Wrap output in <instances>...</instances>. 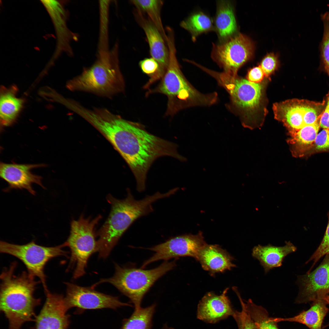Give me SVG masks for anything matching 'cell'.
<instances>
[{
  "mask_svg": "<svg viewBox=\"0 0 329 329\" xmlns=\"http://www.w3.org/2000/svg\"><path fill=\"white\" fill-rule=\"evenodd\" d=\"M321 117L314 123L306 126L289 135L290 137L287 140V142L293 157H301L306 156L314 142L320 127Z\"/></svg>",
  "mask_w": 329,
  "mask_h": 329,
  "instance_id": "7402d4cb",
  "label": "cell"
},
{
  "mask_svg": "<svg viewBox=\"0 0 329 329\" xmlns=\"http://www.w3.org/2000/svg\"><path fill=\"white\" fill-rule=\"evenodd\" d=\"M17 266L12 262L0 276V309L8 320L9 329H20L24 323L34 320L35 308L41 301L34 296L39 282L27 271L16 275Z\"/></svg>",
  "mask_w": 329,
  "mask_h": 329,
  "instance_id": "7a4b0ae2",
  "label": "cell"
},
{
  "mask_svg": "<svg viewBox=\"0 0 329 329\" xmlns=\"http://www.w3.org/2000/svg\"><path fill=\"white\" fill-rule=\"evenodd\" d=\"M327 304L323 298L313 302L309 309L303 310L294 317L286 318H271L278 323L282 321L295 322L305 325L310 329H322L324 318L329 311Z\"/></svg>",
  "mask_w": 329,
  "mask_h": 329,
  "instance_id": "44dd1931",
  "label": "cell"
},
{
  "mask_svg": "<svg viewBox=\"0 0 329 329\" xmlns=\"http://www.w3.org/2000/svg\"><path fill=\"white\" fill-rule=\"evenodd\" d=\"M169 52L167 70L155 92L166 95L168 98L166 115H172L179 110L193 105H210L216 100L215 93L204 95L190 85L181 70L176 55L174 34L167 36Z\"/></svg>",
  "mask_w": 329,
  "mask_h": 329,
  "instance_id": "5b68a950",
  "label": "cell"
},
{
  "mask_svg": "<svg viewBox=\"0 0 329 329\" xmlns=\"http://www.w3.org/2000/svg\"><path fill=\"white\" fill-rule=\"evenodd\" d=\"M98 51L95 63L68 82L67 86L70 90L108 97L124 90L125 83L119 68L117 44L110 51L106 49H98Z\"/></svg>",
  "mask_w": 329,
  "mask_h": 329,
  "instance_id": "277c9868",
  "label": "cell"
},
{
  "mask_svg": "<svg viewBox=\"0 0 329 329\" xmlns=\"http://www.w3.org/2000/svg\"><path fill=\"white\" fill-rule=\"evenodd\" d=\"M208 73L216 79L229 94L232 103L242 114L243 126L250 129L259 127L264 120L258 115L261 111L266 114L264 107V90L259 83L225 72L210 70Z\"/></svg>",
  "mask_w": 329,
  "mask_h": 329,
  "instance_id": "8992f818",
  "label": "cell"
},
{
  "mask_svg": "<svg viewBox=\"0 0 329 329\" xmlns=\"http://www.w3.org/2000/svg\"><path fill=\"white\" fill-rule=\"evenodd\" d=\"M126 197L119 200L110 194L107 197L111 206L110 214L97 232V251L100 257L105 258L109 255L119 240L130 225L140 217L153 211L152 204L156 201L170 196L167 192H157L147 196L140 200L135 199L129 189Z\"/></svg>",
  "mask_w": 329,
  "mask_h": 329,
  "instance_id": "3957f363",
  "label": "cell"
},
{
  "mask_svg": "<svg viewBox=\"0 0 329 329\" xmlns=\"http://www.w3.org/2000/svg\"><path fill=\"white\" fill-rule=\"evenodd\" d=\"M176 266V259L165 261L157 267L144 270L115 265L114 275L108 278L101 279L92 287L94 288L104 283L113 285L128 297L134 305L135 308L140 307L143 298L154 283Z\"/></svg>",
  "mask_w": 329,
  "mask_h": 329,
  "instance_id": "52a82bcc",
  "label": "cell"
},
{
  "mask_svg": "<svg viewBox=\"0 0 329 329\" xmlns=\"http://www.w3.org/2000/svg\"><path fill=\"white\" fill-rule=\"evenodd\" d=\"M22 99L16 97L10 92L1 95L0 115L1 124L3 126L11 125L15 121L21 108Z\"/></svg>",
  "mask_w": 329,
  "mask_h": 329,
  "instance_id": "cb8c5ba5",
  "label": "cell"
},
{
  "mask_svg": "<svg viewBox=\"0 0 329 329\" xmlns=\"http://www.w3.org/2000/svg\"><path fill=\"white\" fill-rule=\"evenodd\" d=\"M324 32L320 44V57L324 69L329 76V12L321 15Z\"/></svg>",
  "mask_w": 329,
  "mask_h": 329,
  "instance_id": "83f0119b",
  "label": "cell"
},
{
  "mask_svg": "<svg viewBox=\"0 0 329 329\" xmlns=\"http://www.w3.org/2000/svg\"><path fill=\"white\" fill-rule=\"evenodd\" d=\"M155 307L156 305L153 304L135 308L131 315L124 320L120 329H151Z\"/></svg>",
  "mask_w": 329,
  "mask_h": 329,
  "instance_id": "484cf974",
  "label": "cell"
},
{
  "mask_svg": "<svg viewBox=\"0 0 329 329\" xmlns=\"http://www.w3.org/2000/svg\"><path fill=\"white\" fill-rule=\"evenodd\" d=\"M180 26L189 32L193 42L201 34L214 31L213 20L201 11L192 13L180 23Z\"/></svg>",
  "mask_w": 329,
  "mask_h": 329,
  "instance_id": "603a6c76",
  "label": "cell"
},
{
  "mask_svg": "<svg viewBox=\"0 0 329 329\" xmlns=\"http://www.w3.org/2000/svg\"><path fill=\"white\" fill-rule=\"evenodd\" d=\"M139 65L142 72L150 76V77L157 73L159 68L158 63L152 58L141 60L139 62Z\"/></svg>",
  "mask_w": 329,
  "mask_h": 329,
  "instance_id": "836d02e7",
  "label": "cell"
},
{
  "mask_svg": "<svg viewBox=\"0 0 329 329\" xmlns=\"http://www.w3.org/2000/svg\"><path fill=\"white\" fill-rule=\"evenodd\" d=\"M44 164H18L1 162L0 176L9 186L5 189L7 191L13 189H25L33 195L36 192L32 186L36 184L45 189L42 183V177L33 173L31 170L46 166Z\"/></svg>",
  "mask_w": 329,
  "mask_h": 329,
  "instance_id": "5bb4252c",
  "label": "cell"
},
{
  "mask_svg": "<svg viewBox=\"0 0 329 329\" xmlns=\"http://www.w3.org/2000/svg\"><path fill=\"white\" fill-rule=\"evenodd\" d=\"M238 329H240V327H239L238 326Z\"/></svg>",
  "mask_w": 329,
  "mask_h": 329,
  "instance_id": "74e56055",
  "label": "cell"
},
{
  "mask_svg": "<svg viewBox=\"0 0 329 329\" xmlns=\"http://www.w3.org/2000/svg\"><path fill=\"white\" fill-rule=\"evenodd\" d=\"M254 50L251 39L239 33L224 41L213 43L211 56L224 72L235 75L239 69L253 58Z\"/></svg>",
  "mask_w": 329,
  "mask_h": 329,
  "instance_id": "30bf717a",
  "label": "cell"
},
{
  "mask_svg": "<svg viewBox=\"0 0 329 329\" xmlns=\"http://www.w3.org/2000/svg\"><path fill=\"white\" fill-rule=\"evenodd\" d=\"M226 288L220 295L209 292L200 301L197 307V317L201 320L215 323L219 320L233 316L235 311L226 295Z\"/></svg>",
  "mask_w": 329,
  "mask_h": 329,
  "instance_id": "e0dca14e",
  "label": "cell"
},
{
  "mask_svg": "<svg viewBox=\"0 0 329 329\" xmlns=\"http://www.w3.org/2000/svg\"><path fill=\"white\" fill-rule=\"evenodd\" d=\"M329 152V129H324L318 133L306 156L317 153Z\"/></svg>",
  "mask_w": 329,
  "mask_h": 329,
  "instance_id": "f546056e",
  "label": "cell"
},
{
  "mask_svg": "<svg viewBox=\"0 0 329 329\" xmlns=\"http://www.w3.org/2000/svg\"><path fill=\"white\" fill-rule=\"evenodd\" d=\"M329 253V215L328 221L323 238L317 250L306 263H308L311 261L313 262V264L310 269V271L312 269L318 261L324 255Z\"/></svg>",
  "mask_w": 329,
  "mask_h": 329,
  "instance_id": "4dcf8cb0",
  "label": "cell"
},
{
  "mask_svg": "<svg viewBox=\"0 0 329 329\" xmlns=\"http://www.w3.org/2000/svg\"><path fill=\"white\" fill-rule=\"evenodd\" d=\"M265 74L260 66L254 67L249 71L247 75L248 80L252 82L259 83L263 80Z\"/></svg>",
  "mask_w": 329,
  "mask_h": 329,
  "instance_id": "e575fe53",
  "label": "cell"
},
{
  "mask_svg": "<svg viewBox=\"0 0 329 329\" xmlns=\"http://www.w3.org/2000/svg\"><path fill=\"white\" fill-rule=\"evenodd\" d=\"M320 127L329 129V92L327 96L326 104L320 119Z\"/></svg>",
  "mask_w": 329,
  "mask_h": 329,
  "instance_id": "d590c367",
  "label": "cell"
},
{
  "mask_svg": "<svg viewBox=\"0 0 329 329\" xmlns=\"http://www.w3.org/2000/svg\"><path fill=\"white\" fill-rule=\"evenodd\" d=\"M196 259L202 268L212 275L235 267L232 262L233 258L216 245L205 244L200 250Z\"/></svg>",
  "mask_w": 329,
  "mask_h": 329,
  "instance_id": "ac0fdd59",
  "label": "cell"
},
{
  "mask_svg": "<svg viewBox=\"0 0 329 329\" xmlns=\"http://www.w3.org/2000/svg\"><path fill=\"white\" fill-rule=\"evenodd\" d=\"M242 311H235L233 317L240 329H258L255 322L244 306L241 304Z\"/></svg>",
  "mask_w": 329,
  "mask_h": 329,
  "instance_id": "1f68e13d",
  "label": "cell"
},
{
  "mask_svg": "<svg viewBox=\"0 0 329 329\" xmlns=\"http://www.w3.org/2000/svg\"><path fill=\"white\" fill-rule=\"evenodd\" d=\"M97 129L128 164L135 176L139 192L145 190L147 172L157 159L168 156L181 161L186 160L178 153L176 144L150 133L141 125L112 113L101 119Z\"/></svg>",
  "mask_w": 329,
  "mask_h": 329,
  "instance_id": "6da1fadb",
  "label": "cell"
},
{
  "mask_svg": "<svg viewBox=\"0 0 329 329\" xmlns=\"http://www.w3.org/2000/svg\"><path fill=\"white\" fill-rule=\"evenodd\" d=\"M131 2L151 20L159 30L165 41L167 35L161 17V10L163 4L160 0H132Z\"/></svg>",
  "mask_w": 329,
  "mask_h": 329,
  "instance_id": "d4e9b609",
  "label": "cell"
},
{
  "mask_svg": "<svg viewBox=\"0 0 329 329\" xmlns=\"http://www.w3.org/2000/svg\"><path fill=\"white\" fill-rule=\"evenodd\" d=\"M66 294L64 297L66 306L69 309L76 307L80 310L105 308L113 309L131 305L121 302L118 297L98 292L91 287L79 286L66 283Z\"/></svg>",
  "mask_w": 329,
  "mask_h": 329,
  "instance_id": "7c38bea8",
  "label": "cell"
},
{
  "mask_svg": "<svg viewBox=\"0 0 329 329\" xmlns=\"http://www.w3.org/2000/svg\"><path fill=\"white\" fill-rule=\"evenodd\" d=\"M213 21L214 31L219 42L224 41L239 33L234 7L231 1H217L216 13Z\"/></svg>",
  "mask_w": 329,
  "mask_h": 329,
  "instance_id": "d6986e66",
  "label": "cell"
},
{
  "mask_svg": "<svg viewBox=\"0 0 329 329\" xmlns=\"http://www.w3.org/2000/svg\"><path fill=\"white\" fill-rule=\"evenodd\" d=\"M296 249L290 242H286L285 245L282 246L259 245L253 248L252 255L259 261L267 273L271 269L281 266L285 257Z\"/></svg>",
  "mask_w": 329,
  "mask_h": 329,
  "instance_id": "ffe728a7",
  "label": "cell"
},
{
  "mask_svg": "<svg viewBox=\"0 0 329 329\" xmlns=\"http://www.w3.org/2000/svg\"><path fill=\"white\" fill-rule=\"evenodd\" d=\"M101 217L99 215L91 220L90 217L85 218L82 214L78 219L71 222L70 234L65 242L71 251L69 269L75 267L73 273L74 279L85 273L89 259L97 251L94 229Z\"/></svg>",
  "mask_w": 329,
  "mask_h": 329,
  "instance_id": "ba28073f",
  "label": "cell"
},
{
  "mask_svg": "<svg viewBox=\"0 0 329 329\" xmlns=\"http://www.w3.org/2000/svg\"><path fill=\"white\" fill-rule=\"evenodd\" d=\"M327 304H329V293L326 295L324 298ZM329 325V324L328 325ZM327 325V326H328Z\"/></svg>",
  "mask_w": 329,
  "mask_h": 329,
  "instance_id": "8d00e7d4",
  "label": "cell"
},
{
  "mask_svg": "<svg viewBox=\"0 0 329 329\" xmlns=\"http://www.w3.org/2000/svg\"><path fill=\"white\" fill-rule=\"evenodd\" d=\"M278 64V55L271 53L265 56L259 65L264 73L265 76L268 77L277 68Z\"/></svg>",
  "mask_w": 329,
  "mask_h": 329,
  "instance_id": "d6a6232c",
  "label": "cell"
},
{
  "mask_svg": "<svg viewBox=\"0 0 329 329\" xmlns=\"http://www.w3.org/2000/svg\"><path fill=\"white\" fill-rule=\"evenodd\" d=\"M134 16L137 22L145 33L151 58L155 60L159 65L157 72L151 78L152 81L154 83L162 78L167 69L169 60L168 47L159 30L144 13L135 8Z\"/></svg>",
  "mask_w": 329,
  "mask_h": 329,
  "instance_id": "4fadbf2b",
  "label": "cell"
},
{
  "mask_svg": "<svg viewBox=\"0 0 329 329\" xmlns=\"http://www.w3.org/2000/svg\"><path fill=\"white\" fill-rule=\"evenodd\" d=\"M206 243L202 234L184 235L173 237L149 249L154 254L143 264L141 268L160 260L168 261L172 258L189 256L196 259L200 249Z\"/></svg>",
  "mask_w": 329,
  "mask_h": 329,
  "instance_id": "8fae6325",
  "label": "cell"
},
{
  "mask_svg": "<svg viewBox=\"0 0 329 329\" xmlns=\"http://www.w3.org/2000/svg\"><path fill=\"white\" fill-rule=\"evenodd\" d=\"M326 101L316 102L305 100L303 120L305 126L315 122L323 113Z\"/></svg>",
  "mask_w": 329,
  "mask_h": 329,
  "instance_id": "f1b7e54d",
  "label": "cell"
},
{
  "mask_svg": "<svg viewBox=\"0 0 329 329\" xmlns=\"http://www.w3.org/2000/svg\"><path fill=\"white\" fill-rule=\"evenodd\" d=\"M46 300L35 319V329H67L69 325L68 309L62 295L45 292Z\"/></svg>",
  "mask_w": 329,
  "mask_h": 329,
  "instance_id": "9a60e30c",
  "label": "cell"
},
{
  "mask_svg": "<svg viewBox=\"0 0 329 329\" xmlns=\"http://www.w3.org/2000/svg\"><path fill=\"white\" fill-rule=\"evenodd\" d=\"M65 246V242L58 246L47 247L38 245L34 240L23 245L1 241L0 251L14 256L21 261L28 273L39 279L45 292L48 290L44 273L45 266L52 258L61 256H68V252L63 249Z\"/></svg>",
  "mask_w": 329,
  "mask_h": 329,
  "instance_id": "9c48e42d",
  "label": "cell"
},
{
  "mask_svg": "<svg viewBox=\"0 0 329 329\" xmlns=\"http://www.w3.org/2000/svg\"><path fill=\"white\" fill-rule=\"evenodd\" d=\"M238 296L241 304L249 314L258 329H279L277 323L273 320L271 317H270L267 311L264 307L256 305L251 299L245 303L240 295H238Z\"/></svg>",
  "mask_w": 329,
  "mask_h": 329,
  "instance_id": "4316f807",
  "label": "cell"
},
{
  "mask_svg": "<svg viewBox=\"0 0 329 329\" xmlns=\"http://www.w3.org/2000/svg\"><path fill=\"white\" fill-rule=\"evenodd\" d=\"M299 292L296 299L298 303L313 302L318 293L324 291L329 293V253L314 271L298 278Z\"/></svg>",
  "mask_w": 329,
  "mask_h": 329,
  "instance_id": "2e32d148",
  "label": "cell"
}]
</instances>
